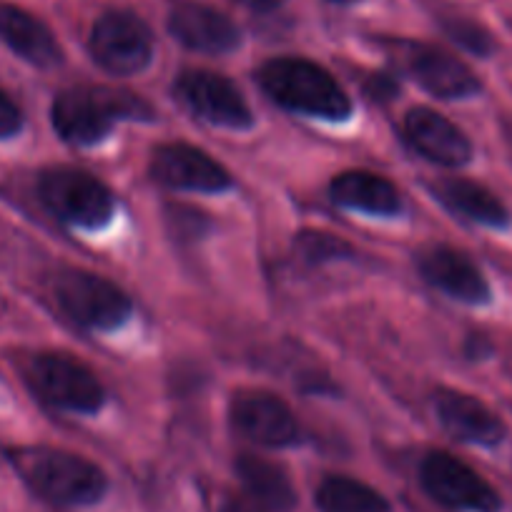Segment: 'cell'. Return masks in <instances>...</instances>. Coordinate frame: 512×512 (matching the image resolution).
I'll return each mask as SVG.
<instances>
[{
  "label": "cell",
  "mask_w": 512,
  "mask_h": 512,
  "mask_svg": "<svg viewBox=\"0 0 512 512\" xmlns=\"http://www.w3.org/2000/svg\"><path fill=\"white\" fill-rule=\"evenodd\" d=\"M8 460L33 492L56 505H91L108 487L101 467L56 447H13Z\"/></svg>",
  "instance_id": "cell-1"
},
{
  "label": "cell",
  "mask_w": 512,
  "mask_h": 512,
  "mask_svg": "<svg viewBox=\"0 0 512 512\" xmlns=\"http://www.w3.org/2000/svg\"><path fill=\"white\" fill-rule=\"evenodd\" d=\"M329 3H337V6H352L357 0H329Z\"/></svg>",
  "instance_id": "cell-28"
},
{
  "label": "cell",
  "mask_w": 512,
  "mask_h": 512,
  "mask_svg": "<svg viewBox=\"0 0 512 512\" xmlns=\"http://www.w3.org/2000/svg\"><path fill=\"white\" fill-rule=\"evenodd\" d=\"M166 224H169L171 234L186 241L201 239L209 229V219L201 211L189 209V206H169L166 209Z\"/></svg>",
  "instance_id": "cell-24"
},
{
  "label": "cell",
  "mask_w": 512,
  "mask_h": 512,
  "mask_svg": "<svg viewBox=\"0 0 512 512\" xmlns=\"http://www.w3.org/2000/svg\"><path fill=\"white\" fill-rule=\"evenodd\" d=\"M216 512H259L256 507H251L249 502H244L241 497H221L219 505H216Z\"/></svg>",
  "instance_id": "cell-26"
},
{
  "label": "cell",
  "mask_w": 512,
  "mask_h": 512,
  "mask_svg": "<svg viewBox=\"0 0 512 512\" xmlns=\"http://www.w3.org/2000/svg\"><path fill=\"white\" fill-rule=\"evenodd\" d=\"M151 174L159 184L181 191L219 194L231 189V176L206 151L189 144H164L151 156Z\"/></svg>",
  "instance_id": "cell-12"
},
{
  "label": "cell",
  "mask_w": 512,
  "mask_h": 512,
  "mask_svg": "<svg viewBox=\"0 0 512 512\" xmlns=\"http://www.w3.org/2000/svg\"><path fill=\"white\" fill-rule=\"evenodd\" d=\"M56 302L73 322L91 329H113L131 314V299L113 282L83 269H63L53 282Z\"/></svg>",
  "instance_id": "cell-6"
},
{
  "label": "cell",
  "mask_w": 512,
  "mask_h": 512,
  "mask_svg": "<svg viewBox=\"0 0 512 512\" xmlns=\"http://www.w3.org/2000/svg\"><path fill=\"white\" fill-rule=\"evenodd\" d=\"M236 475L241 485L269 512H292L297 505V490L292 480L277 462L264 460L259 455H241L236 460Z\"/></svg>",
  "instance_id": "cell-19"
},
{
  "label": "cell",
  "mask_w": 512,
  "mask_h": 512,
  "mask_svg": "<svg viewBox=\"0 0 512 512\" xmlns=\"http://www.w3.org/2000/svg\"><path fill=\"white\" fill-rule=\"evenodd\" d=\"M28 382L33 390L58 410L93 415L106 402L101 382L88 364L63 352H43L28 362Z\"/></svg>",
  "instance_id": "cell-5"
},
{
  "label": "cell",
  "mask_w": 512,
  "mask_h": 512,
  "mask_svg": "<svg viewBox=\"0 0 512 512\" xmlns=\"http://www.w3.org/2000/svg\"><path fill=\"white\" fill-rule=\"evenodd\" d=\"M447 36L455 43H460L467 51L477 53V56H487L492 51V36L480 26V23L470 21V18L452 16L445 21Z\"/></svg>",
  "instance_id": "cell-23"
},
{
  "label": "cell",
  "mask_w": 512,
  "mask_h": 512,
  "mask_svg": "<svg viewBox=\"0 0 512 512\" xmlns=\"http://www.w3.org/2000/svg\"><path fill=\"white\" fill-rule=\"evenodd\" d=\"M420 480L437 502L455 510L500 512L502 500L495 487L470 465L447 452H430L420 465Z\"/></svg>",
  "instance_id": "cell-8"
},
{
  "label": "cell",
  "mask_w": 512,
  "mask_h": 512,
  "mask_svg": "<svg viewBox=\"0 0 512 512\" xmlns=\"http://www.w3.org/2000/svg\"><path fill=\"white\" fill-rule=\"evenodd\" d=\"M91 53L103 71L113 76H134L154 58V38L139 16L111 11L93 26Z\"/></svg>",
  "instance_id": "cell-7"
},
{
  "label": "cell",
  "mask_w": 512,
  "mask_h": 512,
  "mask_svg": "<svg viewBox=\"0 0 512 512\" xmlns=\"http://www.w3.org/2000/svg\"><path fill=\"white\" fill-rule=\"evenodd\" d=\"M322 512H390V502L377 490L352 477H327L317 490Z\"/></svg>",
  "instance_id": "cell-21"
},
{
  "label": "cell",
  "mask_w": 512,
  "mask_h": 512,
  "mask_svg": "<svg viewBox=\"0 0 512 512\" xmlns=\"http://www.w3.org/2000/svg\"><path fill=\"white\" fill-rule=\"evenodd\" d=\"M437 196L445 206H450L455 214L467 216L485 226H505L510 221L505 204L485 189L482 184L470 179H445L437 184Z\"/></svg>",
  "instance_id": "cell-20"
},
{
  "label": "cell",
  "mask_w": 512,
  "mask_h": 512,
  "mask_svg": "<svg viewBox=\"0 0 512 512\" xmlns=\"http://www.w3.org/2000/svg\"><path fill=\"white\" fill-rule=\"evenodd\" d=\"M405 136L412 149L440 166H462L472 159V144L460 128L432 108H412L405 116Z\"/></svg>",
  "instance_id": "cell-14"
},
{
  "label": "cell",
  "mask_w": 512,
  "mask_h": 512,
  "mask_svg": "<svg viewBox=\"0 0 512 512\" xmlns=\"http://www.w3.org/2000/svg\"><path fill=\"white\" fill-rule=\"evenodd\" d=\"M171 36L199 53H229L239 48L241 31L229 16L199 0H176L169 11Z\"/></svg>",
  "instance_id": "cell-13"
},
{
  "label": "cell",
  "mask_w": 512,
  "mask_h": 512,
  "mask_svg": "<svg viewBox=\"0 0 512 512\" xmlns=\"http://www.w3.org/2000/svg\"><path fill=\"white\" fill-rule=\"evenodd\" d=\"M420 272L430 284L450 297L467 304H485L490 299V284L477 264L452 246H430L420 254Z\"/></svg>",
  "instance_id": "cell-15"
},
{
  "label": "cell",
  "mask_w": 512,
  "mask_h": 512,
  "mask_svg": "<svg viewBox=\"0 0 512 512\" xmlns=\"http://www.w3.org/2000/svg\"><path fill=\"white\" fill-rule=\"evenodd\" d=\"M236 3H241V6L256 13H272L282 6L284 0H236Z\"/></svg>",
  "instance_id": "cell-27"
},
{
  "label": "cell",
  "mask_w": 512,
  "mask_h": 512,
  "mask_svg": "<svg viewBox=\"0 0 512 512\" xmlns=\"http://www.w3.org/2000/svg\"><path fill=\"white\" fill-rule=\"evenodd\" d=\"M256 81L287 111L327 121H342L352 113V101L332 73L307 58H272L256 71Z\"/></svg>",
  "instance_id": "cell-2"
},
{
  "label": "cell",
  "mask_w": 512,
  "mask_h": 512,
  "mask_svg": "<svg viewBox=\"0 0 512 512\" xmlns=\"http://www.w3.org/2000/svg\"><path fill=\"white\" fill-rule=\"evenodd\" d=\"M435 412L442 427L457 440L475 442V445H497L505 437V425L500 422V417L485 402L467 392L437 390Z\"/></svg>",
  "instance_id": "cell-16"
},
{
  "label": "cell",
  "mask_w": 512,
  "mask_h": 512,
  "mask_svg": "<svg viewBox=\"0 0 512 512\" xmlns=\"http://www.w3.org/2000/svg\"><path fill=\"white\" fill-rule=\"evenodd\" d=\"M176 93L199 118L224 128H249L254 123L249 103L239 88L211 71H186L176 81Z\"/></svg>",
  "instance_id": "cell-10"
},
{
  "label": "cell",
  "mask_w": 512,
  "mask_h": 512,
  "mask_svg": "<svg viewBox=\"0 0 512 512\" xmlns=\"http://www.w3.org/2000/svg\"><path fill=\"white\" fill-rule=\"evenodd\" d=\"M41 201L68 224L101 229L116 211L113 191L93 174L71 166H53L38 176Z\"/></svg>",
  "instance_id": "cell-4"
},
{
  "label": "cell",
  "mask_w": 512,
  "mask_h": 512,
  "mask_svg": "<svg viewBox=\"0 0 512 512\" xmlns=\"http://www.w3.org/2000/svg\"><path fill=\"white\" fill-rule=\"evenodd\" d=\"M329 194L344 209L374 216H392L402 211V196L395 184L372 171H344L329 186Z\"/></svg>",
  "instance_id": "cell-18"
},
{
  "label": "cell",
  "mask_w": 512,
  "mask_h": 512,
  "mask_svg": "<svg viewBox=\"0 0 512 512\" xmlns=\"http://www.w3.org/2000/svg\"><path fill=\"white\" fill-rule=\"evenodd\" d=\"M395 53L405 71L432 96L467 98L480 91L475 73L442 48L425 43H395Z\"/></svg>",
  "instance_id": "cell-11"
},
{
  "label": "cell",
  "mask_w": 512,
  "mask_h": 512,
  "mask_svg": "<svg viewBox=\"0 0 512 512\" xmlns=\"http://www.w3.org/2000/svg\"><path fill=\"white\" fill-rule=\"evenodd\" d=\"M0 41L38 68H53L63 61L51 28L23 8L0 6Z\"/></svg>",
  "instance_id": "cell-17"
},
{
  "label": "cell",
  "mask_w": 512,
  "mask_h": 512,
  "mask_svg": "<svg viewBox=\"0 0 512 512\" xmlns=\"http://www.w3.org/2000/svg\"><path fill=\"white\" fill-rule=\"evenodd\" d=\"M23 128V113L6 93L0 91V139L16 136Z\"/></svg>",
  "instance_id": "cell-25"
},
{
  "label": "cell",
  "mask_w": 512,
  "mask_h": 512,
  "mask_svg": "<svg viewBox=\"0 0 512 512\" xmlns=\"http://www.w3.org/2000/svg\"><path fill=\"white\" fill-rule=\"evenodd\" d=\"M297 251L304 262L322 264L334 262V259H344V256L352 254V246L344 239H339V236L327 234V231L309 229L297 236Z\"/></svg>",
  "instance_id": "cell-22"
},
{
  "label": "cell",
  "mask_w": 512,
  "mask_h": 512,
  "mask_svg": "<svg viewBox=\"0 0 512 512\" xmlns=\"http://www.w3.org/2000/svg\"><path fill=\"white\" fill-rule=\"evenodd\" d=\"M53 128L63 141L91 146L101 141L118 118L149 121L151 106L144 98L128 91L103 86H78L58 93L51 108Z\"/></svg>",
  "instance_id": "cell-3"
},
{
  "label": "cell",
  "mask_w": 512,
  "mask_h": 512,
  "mask_svg": "<svg viewBox=\"0 0 512 512\" xmlns=\"http://www.w3.org/2000/svg\"><path fill=\"white\" fill-rule=\"evenodd\" d=\"M231 425L246 437L264 447H284L297 442L299 425L292 407L282 397L264 390H241L231 397Z\"/></svg>",
  "instance_id": "cell-9"
}]
</instances>
